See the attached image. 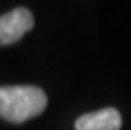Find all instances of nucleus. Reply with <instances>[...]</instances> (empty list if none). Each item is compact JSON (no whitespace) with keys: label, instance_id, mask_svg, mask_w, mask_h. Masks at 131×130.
<instances>
[{"label":"nucleus","instance_id":"1","mask_svg":"<svg viewBox=\"0 0 131 130\" xmlns=\"http://www.w3.org/2000/svg\"><path fill=\"white\" fill-rule=\"evenodd\" d=\"M47 107L45 92L31 85L0 86V118L20 124L39 116Z\"/></svg>","mask_w":131,"mask_h":130},{"label":"nucleus","instance_id":"2","mask_svg":"<svg viewBox=\"0 0 131 130\" xmlns=\"http://www.w3.org/2000/svg\"><path fill=\"white\" fill-rule=\"evenodd\" d=\"M35 27V17L28 8L19 6L0 16V45L17 42Z\"/></svg>","mask_w":131,"mask_h":130},{"label":"nucleus","instance_id":"3","mask_svg":"<svg viewBox=\"0 0 131 130\" xmlns=\"http://www.w3.org/2000/svg\"><path fill=\"white\" fill-rule=\"evenodd\" d=\"M120 127L122 116L112 107L94 113H86L75 122V130H120Z\"/></svg>","mask_w":131,"mask_h":130}]
</instances>
